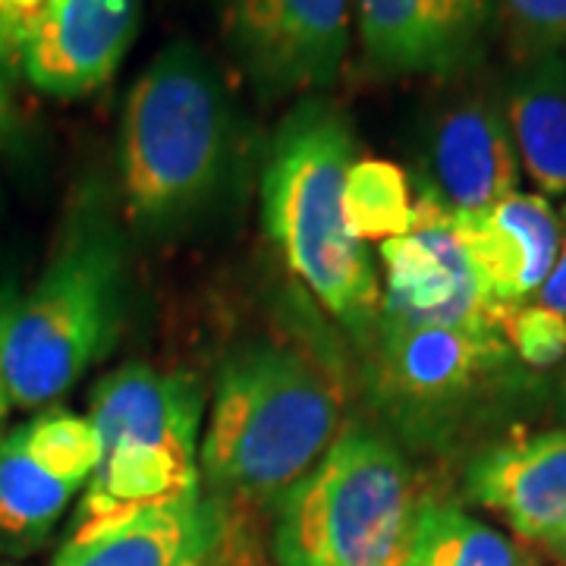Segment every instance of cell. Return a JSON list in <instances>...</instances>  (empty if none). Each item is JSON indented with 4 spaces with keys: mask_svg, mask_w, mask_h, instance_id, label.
I'll return each mask as SVG.
<instances>
[{
    "mask_svg": "<svg viewBox=\"0 0 566 566\" xmlns=\"http://www.w3.org/2000/svg\"><path fill=\"white\" fill-rule=\"evenodd\" d=\"M237 161L240 120L221 73L196 44H167L123 107V205L136 237L192 233L223 205Z\"/></svg>",
    "mask_w": 566,
    "mask_h": 566,
    "instance_id": "cell-1",
    "label": "cell"
},
{
    "mask_svg": "<svg viewBox=\"0 0 566 566\" xmlns=\"http://www.w3.org/2000/svg\"><path fill=\"white\" fill-rule=\"evenodd\" d=\"M485 300L494 308L523 305L542 290L560 252V218L545 196L513 192L475 214H450Z\"/></svg>",
    "mask_w": 566,
    "mask_h": 566,
    "instance_id": "cell-14",
    "label": "cell"
},
{
    "mask_svg": "<svg viewBox=\"0 0 566 566\" xmlns=\"http://www.w3.org/2000/svg\"><path fill=\"white\" fill-rule=\"evenodd\" d=\"M344 214L349 233L368 240H397L416 227V199L403 167L381 158H359L346 170Z\"/></svg>",
    "mask_w": 566,
    "mask_h": 566,
    "instance_id": "cell-19",
    "label": "cell"
},
{
    "mask_svg": "<svg viewBox=\"0 0 566 566\" xmlns=\"http://www.w3.org/2000/svg\"><path fill=\"white\" fill-rule=\"evenodd\" d=\"M139 13V0H0V80L88 98L120 70Z\"/></svg>",
    "mask_w": 566,
    "mask_h": 566,
    "instance_id": "cell-8",
    "label": "cell"
},
{
    "mask_svg": "<svg viewBox=\"0 0 566 566\" xmlns=\"http://www.w3.org/2000/svg\"><path fill=\"white\" fill-rule=\"evenodd\" d=\"M0 114H10V107H7V92H3V80H0Z\"/></svg>",
    "mask_w": 566,
    "mask_h": 566,
    "instance_id": "cell-27",
    "label": "cell"
},
{
    "mask_svg": "<svg viewBox=\"0 0 566 566\" xmlns=\"http://www.w3.org/2000/svg\"><path fill=\"white\" fill-rule=\"evenodd\" d=\"M385 296L381 315L403 324H444V327H494L510 308L488 303L453 221L431 199H416L412 233L381 243Z\"/></svg>",
    "mask_w": 566,
    "mask_h": 566,
    "instance_id": "cell-10",
    "label": "cell"
},
{
    "mask_svg": "<svg viewBox=\"0 0 566 566\" xmlns=\"http://www.w3.org/2000/svg\"><path fill=\"white\" fill-rule=\"evenodd\" d=\"M400 566H538V554L453 501L422 497Z\"/></svg>",
    "mask_w": 566,
    "mask_h": 566,
    "instance_id": "cell-18",
    "label": "cell"
},
{
    "mask_svg": "<svg viewBox=\"0 0 566 566\" xmlns=\"http://www.w3.org/2000/svg\"><path fill=\"white\" fill-rule=\"evenodd\" d=\"M7 126H10V114H0V148H3V136H7ZM3 202V196H0Z\"/></svg>",
    "mask_w": 566,
    "mask_h": 566,
    "instance_id": "cell-26",
    "label": "cell"
},
{
    "mask_svg": "<svg viewBox=\"0 0 566 566\" xmlns=\"http://www.w3.org/2000/svg\"><path fill=\"white\" fill-rule=\"evenodd\" d=\"M353 161L356 136L340 104L305 95L268 142L262 221L293 277L368 349L381 318V286L368 249L346 227L344 182Z\"/></svg>",
    "mask_w": 566,
    "mask_h": 566,
    "instance_id": "cell-2",
    "label": "cell"
},
{
    "mask_svg": "<svg viewBox=\"0 0 566 566\" xmlns=\"http://www.w3.org/2000/svg\"><path fill=\"white\" fill-rule=\"evenodd\" d=\"M205 390L186 371L123 365L92 394L88 422L98 465L85 485L76 523L164 504L202 488Z\"/></svg>",
    "mask_w": 566,
    "mask_h": 566,
    "instance_id": "cell-6",
    "label": "cell"
},
{
    "mask_svg": "<svg viewBox=\"0 0 566 566\" xmlns=\"http://www.w3.org/2000/svg\"><path fill=\"white\" fill-rule=\"evenodd\" d=\"M365 57L390 76H460L482 54L488 0H356Z\"/></svg>",
    "mask_w": 566,
    "mask_h": 566,
    "instance_id": "cell-13",
    "label": "cell"
},
{
    "mask_svg": "<svg viewBox=\"0 0 566 566\" xmlns=\"http://www.w3.org/2000/svg\"><path fill=\"white\" fill-rule=\"evenodd\" d=\"M365 353L378 412L403 441L422 447L444 444L513 356L494 327L403 324L387 315Z\"/></svg>",
    "mask_w": 566,
    "mask_h": 566,
    "instance_id": "cell-7",
    "label": "cell"
},
{
    "mask_svg": "<svg viewBox=\"0 0 566 566\" xmlns=\"http://www.w3.org/2000/svg\"><path fill=\"white\" fill-rule=\"evenodd\" d=\"M504 120L528 180L566 196V54L520 63L504 92Z\"/></svg>",
    "mask_w": 566,
    "mask_h": 566,
    "instance_id": "cell-16",
    "label": "cell"
},
{
    "mask_svg": "<svg viewBox=\"0 0 566 566\" xmlns=\"http://www.w3.org/2000/svg\"><path fill=\"white\" fill-rule=\"evenodd\" d=\"M506 346L528 368H551L566 356V318L547 305H513L501 322Z\"/></svg>",
    "mask_w": 566,
    "mask_h": 566,
    "instance_id": "cell-21",
    "label": "cell"
},
{
    "mask_svg": "<svg viewBox=\"0 0 566 566\" xmlns=\"http://www.w3.org/2000/svg\"><path fill=\"white\" fill-rule=\"evenodd\" d=\"M337 381L303 349L277 340L237 346L218 371L202 431L205 488L230 506L271 504L337 438Z\"/></svg>",
    "mask_w": 566,
    "mask_h": 566,
    "instance_id": "cell-3",
    "label": "cell"
},
{
    "mask_svg": "<svg viewBox=\"0 0 566 566\" xmlns=\"http://www.w3.org/2000/svg\"><path fill=\"white\" fill-rule=\"evenodd\" d=\"M419 504L416 475L394 438L349 422L274 501V564L400 566Z\"/></svg>",
    "mask_w": 566,
    "mask_h": 566,
    "instance_id": "cell-5",
    "label": "cell"
},
{
    "mask_svg": "<svg viewBox=\"0 0 566 566\" xmlns=\"http://www.w3.org/2000/svg\"><path fill=\"white\" fill-rule=\"evenodd\" d=\"M516 63L566 48V0H494Z\"/></svg>",
    "mask_w": 566,
    "mask_h": 566,
    "instance_id": "cell-20",
    "label": "cell"
},
{
    "mask_svg": "<svg viewBox=\"0 0 566 566\" xmlns=\"http://www.w3.org/2000/svg\"><path fill=\"white\" fill-rule=\"evenodd\" d=\"M129 308V249L95 186L73 205L51 262L22 296L3 340L10 403L41 412L120 340Z\"/></svg>",
    "mask_w": 566,
    "mask_h": 566,
    "instance_id": "cell-4",
    "label": "cell"
},
{
    "mask_svg": "<svg viewBox=\"0 0 566 566\" xmlns=\"http://www.w3.org/2000/svg\"><path fill=\"white\" fill-rule=\"evenodd\" d=\"M542 551H545L547 557H554L560 566H566V528H560L557 535H551L542 545Z\"/></svg>",
    "mask_w": 566,
    "mask_h": 566,
    "instance_id": "cell-25",
    "label": "cell"
},
{
    "mask_svg": "<svg viewBox=\"0 0 566 566\" xmlns=\"http://www.w3.org/2000/svg\"><path fill=\"white\" fill-rule=\"evenodd\" d=\"M564 406H566V378H564Z\"/></svg>",
    "mask_w": 566,
    "mask_h": 566,
    "instance_id": "cell-28",
    "label": "cell"
},
{
    "mask_svg": "<svg viewBox=\"0 0 566 566\" xmlns=\"http://www.w3.org/2000/svg\"><path fill=\"white\" fill-rule=\"evenodd\" d=\"M82 488L44 463L25 444L20 428L0 434V542L7 547L41 545Z\"/></svg>",
    "mask_w": 566,
    "mask_h": 566,
    "instance_id": "cell-17",
    "label": "cell"
},
{
    "mask_svg": "<svg viewBox=\"0 0 566 566\" xmlns=\"http://www.w3.org/2000/svg\"><path fill=\"white\" fill-rule=\"evenodd\" d=\"M353 0H223V39L262 98L331 88L349 51Z\"/></svg>",
    "mask_w": 566,
    "mask_h": 566,
    "instance_id": "cell-9",
    "label": "cell"
},
{
    "mask_svg": "<svg viewBox=\"0 0 566 566\" xmlns=\"http://www.w3.org/2000/svg\"><path fill=\"white\" fill-rule=\"evenodd\" d=\"M564 233H560V252H557V262L551 268L547 281L538 290V305H547L554 312H560L566 318V205H564Z\"/></svg>",
    "mask_w": 566,
    "mask_h": 566,
    "instance_id": "cell-23",
    "label": "cell"
},
{
    "mask_svg": "<svg viewBox=\"0 0 566 566\" xmlns=\"http://www.w3.org/2000/svg\"><path fill=\"white\" fill-rule=\"evenodd\" d=\"M233 528V506L208 488L164 504L76 523L54 566H211Z\"/></svg>",
    "mask_w": 566,
    "mask_h": 566,
    "instance_id": "cell-11",
    "label": "cell"
},
{
    "mask_svg": "<svg viewBox=\"0 0 566 566\" xmlns=\"http://www.w3.org/2000/svg\"><path fill=\"white\" fill-rule=\"evenodd\" d=\"M211 566H262L259 551L252 547V542H249L245 535H240L237 516H233V528H230V535H227V542H223L218 560Z\"/></svg>",
    "mask_w": 566,
    "mask_h": 566,
    "instance_id": "cell-24",
    "label": "cell"
},
{
    "mask_svg": "<svg viewBox=\"0 0 566 566\" xmlns=\"http://www.w3.org/2000/svg\"><path fill=\"white\" fill-rule=\"evenodd\" d=\"M465 497L494 513L523 545L566 528V431L516 434L465 469Z\"/></svg>",
    "mask_w": 566,
    "mask_h": 566,
    "instance_id": "cell-15",
    "label": "cell"
},
{
    "mask_svg": "<svg viewBox=\"0 0 566 566\" xmlns=\"http://www.w3.org/2000/svg\"><path fill=\"white\" fill-rule=\"evenodd\" d=\"M520 158L504 104L485 88H465L431 117L424 133L419 196L447 214H475L516 192Z\"/></svg>",
    "mask_w": 566,
    "mask_h": 566,
    "instance_id": "cell-12",
    "label": "cell"
},
{
    "mask_svg": "<svg viewBox=\"0 0 566 566\" xmlns=\"http://www.w3.org/2000/svg\"><path fill=\"white\" fill-rule=\"evenodd\" d=\"M20 303V286L13 281L0 283V431L7 422V412H10V390H7V375H3V340H7V327L13 322V312Z\"/></svg>",
    "mask_w": 566,
    "mask_h": 566,
    "instance_id": "cell-22",
    "label": "cell"
}]
</instances>
